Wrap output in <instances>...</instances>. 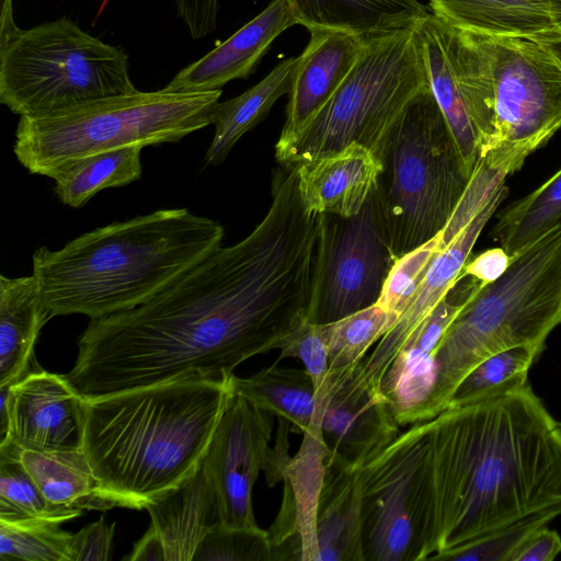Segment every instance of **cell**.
I'll list each match as a JSON object with an SVG mask.
<instances>
[{"instance_id": "obj_1", "label": "cell", "mask_w": 561, "mask_h": 561, "mask_svg": "<svg viewBox=\"0 0 561 561\" xmlns=\"http://www.w3.org/2000/svg\"><path fill=\"white\" fill-rule=\"evenodd\" d=\"M317 217L296 169L277 168L271 207L248 237L147 302L90 319L65 377L87 400L181 379L229 382L238 365L278 350L307 318Z\"/></svg>"}, {"instance_id": "obj_2", "label": "cell", "mask_w": 561, "mask_h": 561, "mask_svg": "<svg viewBox=\"0 0 561 561\" xmlns=\"http://www.w3.org/2000/svg\"><path fill=\"white\" fill-rule=\"evenodd\" d=\"M427 559L561 507V433L528 382L427 421Z\"/></svg>"}, {"instance_id": "obj_3", "label": "cell", "mask_w": 561, "mask_h": 561, "mask_svg": "<svg viewBox=\"0 0 561 561\" xmlns=\"http://www.w3.org/2000/svg\"><path fill=\"white\" fill-rule=\"evenodd\" d=\"M224 227L187 208L160 209L96 228L59 250L33 253L53 317L90 319L138 307L221 247Z\"/></svg>"}, {"instance_id": "obj_4", "label": "cell", "mask_w": 561, "mask_h": 561, "mask_svg": "<svg viewBox=\"0 0 561 561\" xmlns=\"http://www.w3.org/2000/svg\"><path fill=\"white\" fill-rule=\"evenodd\" d=\"M229 382L181 379L85 399L82 449L115 506L145 508L202 462Z\"/></svg>"}, {"instance_id": "obj_5", "label": "cell", "mask_w": 561, "mask_h": 561, "mask_svg": "<svg viewBox=\"0 0 561 561\" xmlns=\"http://www.w3.org/2000/svg\"><path fill=\"white\" fill-rule=\"evenodd\" d=\"M561 324V225L511 256L507 270L481 286L454 318L436 352L437 377L426 421L444 411L479 362L503 350L536 345Z\"/></svg>"}, {"instance_id": "obj_6", "label": "cell", "mask_w": 561, "mask_h": 561, "mask_svg": "<svg viewBox=\"0 0 561 561\" xmlns=\"http://www.w3.org/2000/svg\"><path fill=\"white\" fill-rule=\"evenodd\" d=\"M376 157L373 195L399 259L446 228L472 178L430 83L403 108Z\"/></svg>"}, {"instance_id": "obj_7", "label": "cell", "mask_w": 561, "mask_h": 561, "mask_svg": "<svg viewBox=\"0 0 561 561\" xmlns=\"http://www.w3.org/2000/svg\"><path fill=\"white\" fill-rule=\"evenodd\" d=\"M222 89L171 93L135 91L39 117H20L13 152L31 174L55 179L96 153L178 142L213 124Z\"/></svg>"}, {"instance_id": "obj_8", "label": "cell", "mask_w": 561, "mask_h": 561, "mask_svg": "<svg viewBox=\"0 0 561 561\" xmlns=\"http://www.w3.org/2000/svg\"><path fill=\"white\" fill-rule=\"evenodd\" d=\"M135 91L127 54L67 16L0 31V102L20 117L55 115Z\"/></svg>"}, {"instance_id": "obj_9", "label": "cell", "mask_w": 561, "mask_h": 561, "mask_svg": "<svg viewBox=\"0 0 561 561\" xmlns=\"http://www.w3.org/2000/svg\"><path fill=\"white\" fill-rule=\"evenodd\" d=\"M416 26L365 36L335 93L290 141L275 146L278 163L297 167L352 144L376 156L403 108L430 83Z\"/></svg>"}, {"instance_id": "obj_10", "label": "cell", "mask_w": 561, "mask_h": 561, "mask_svg": "<svg viewBox=\"0 0 561 561\" xmlns=\"http://www.w3.org/2000/svg\"><path fill=\"white\" fill-rule=\"evenodd\" d=\"M365 561H423L431 527L427 421L411 424L360 468Z\"/></svg>"}, {"instance_id": "obj_11", "label": "cell", "mask_w": 561, "mask_h": 561, "mask_svg": "<svg viewBox=\"0 0 561 561\" xmlns=\"http://www.w3.org/2000/svg\"><path fill=\"white\" fill-rule=\"evenodd\" d=\"M482 36L495 94V134L482 161L507 176L561 128V64L542 42Z\"/></svg>"}, {"instance_id": "obj_12", "label": "cell", "mask_w": 561, "mask_h": 561, "mask_svg": "<svg viewBox=\"0 0 561 561\" xmlns=\"http://www.w3.org/2000/svg\"><path fill=\"white\" fill-rule=\"evenodd\" d=\"M416 30L431 89L472 176L495 134L492 64L484 37L457 28L433 13Z\"/></svg>"}, {"instance_id": "obj_13", "label": "cell", "mask_w": 561, "mask_h": 561, "mask_svg": "<svg viewBox=\"0 0 561 561\" xmlns=\"http://www.w3.org/2000/svg\"><path fill=\"white\" fill-rule=\"evenodd\" d=\"M317 215L307 319L323 324L377 304L397 259L373 194L356 215Z\"/></svg>"}, {"instance_id": "obj_14", "label": "cell", "mask_w": 561, "mask_h": 561, "mask_svg": "<svg viewBox=\"0 0 561 561\" xmlns=\"http://www.w3.org/2000/svg\"><path fill=\"white\" fill-rule=\"evenodd\" d=\"M273 416L232 389L202 460L215 486L224 525L259 527L252 491L271 456Z\"/></svg>"}, {"instance_id": "obj_15", "label": "cell", "mask_w": 561, "mask_h": 561, "mask_svg": "<svg viewBox=\"0 0 561 561\" xmlns=\"http://www.w3.org/2000/svg\"><path fill=\"white\" fill-rule=\"evenodd\" d=\"M0 394L1 440L30 450L82 447L85 399L65 375L38 367Z\"/></svg>"}, {"instance_id": "obj_16", "label": "cell", "mask_w": 561, "mask_h": 561, "mask_svg": "<svg viewBox=\"0 0 561 561\" xmlns=\"http://www.w3.org/2000/svg\"><path fill=\"white\" fill-rule=\"evenodd\" d=\"M506 194L507 187L502 183L477 215L437 254L413 298L355 369L351 377L353 385L373 398L383 397L381 382L390 365L410 336L456 283L482 229Z\"/></svg>"}, {"instance_id": "obj_17", "label": "cell", "mask_w": 561, "mask_h": 561, "mask_svg": "<svg viewBox=\"0 0 561 561\" xmlns=\"http://www.w3.org/2000/svg\"><path fill=\"white\" fill-rule=\"evenodd\" d=\"M483 285L462 272L390 365L381 382V393L399 425L426 421L436 383V352L440 340L467 300Z\"/></svg>"}, {"instance_id": "obj_18", "label": "cell", "mask_w": 561, "mask_h": 561, "mask_svg": "<svg viewBox=\"0 0 561 561\" xmlns=\"http://www.w3.org/2000/svg\"><path fill=\"white\" fill-rule=\"evenodd\" d=\"M297 24L287 0H272L228 39L180 70L163 90L171 93L207 92L220 90L236 79H248L273 42Z\"/></svg>"}, {"instance_id": "obj_19", "label": "cell", "mask_w": 561, "mask_h": 561, "mask_svg": "<svg viewBox=\"0 0 561 561\" xmlns=\"http://www.w3.org/2000/svg\"><path fill=\"white\" fill-rule=\"evenodd\" d=\"M297 57L286 119L275 146L290 141L324 106L356 64L365 36L340 30H311Z\"/></svg>"}, {"instance_id": "obj_20", "label": "cell", "mask_w": 561, "mask_h": 561, "mask_svg": "<svg viewBox=\"0 0 561 561\" xmlns=\"http://www.w3.org/2000/svg\"><path fill=\"white\" fill-rule=\"evenodd\" d=\"M352 376H329L320 425L330 451L363 467L400 434V425L385 397L368 396Z\"/></svg>"}, {"instance_id": "obj_21", "label": "cell", "mask_w": 561, "mask_h": 561, "mask_svg": "<svg viewBox=\"0 0 561 561\" xmlns=\"http://www.w3.org/2000/svg\"><path fill=\"white\" fill-rule=\"evenodd\" d=\"M296 168L300 198L309 211L350 217L373 194L380 163L369 149L352 144Z\"/></svg>"}, {"instance_id": "obj_22", "label": "cell", "mask_w": 561, "mask_h": 561, "mask_svg": "<svg viewBox=\"0 0 561 561\" xmlns=\"http://www.w3.org/2000/svg\"><path fill=\"white\" fill-rule=\"evenodd\" d=\"M145 510L163 545L165 561H192L205 535L221 524L216 490L203 462Z\"/></svg>"}, {"instance_id": "obj_23", "label": "cell", "mask_w": 561, "mask_h": 561, "mask_svg": "<svg viewBox=\"0 0 561 561\" xmlns=\"http://www.w3.org/2000/svg\"><path fill=\"white\" fill-rule=\"evenodd\" d=\"M360 468L328 455L317 508L318 561H365Z\"/></svg>"}, {"instance_id": "obj_24", "label": "cell", "mask_w": 561, "mask_h": 561, "mask_svg": "<svg viewBox=\"0 0 561 561\" xmlns=\"http://www.w3.org/2000/svg\"><path fill=\"white\" fill-rule=\"evenodd\" d=\"M444 22L493 37L561 39V8L552 0H430Z\"/></svg>"}, {"instance_id": "obj_25", "label": "cell", "mask_w": 561, "mask_h": 561, "mask_svg": "<svg viewBox=\"0 0 561 561\" xmlns=\"http://www.w3.org/2000/svg\"><path fill=\"white\" fill-rule=\"evenodd\" d=\"M53 318L34 275H0V388L11 387L36 365L34 348Z\"/></svg>"}, {"instance_id": "obj_26", "label": "cell", "mask_w": 561, "mask_h": 561, "mask_svg": "<svg viewBox=\"0 0 561 561\" xmlns=\"http://www.w3.org/2000/svg\"><path fill=\"white\" fill-rule=\"evenodd\" d=\"M298 24L362 36L415 27L431 12L419 0H287Z\"/></svg>"}, {"instance_id": "obj_27", "label": "cell", "mask_w": 561, "mask_h": 561, "mask_svg": "<svg viewBox=\"0 0 561 561\" xmlns=\"http://www.w3.org/2000/svg\"><path fill=\"white\" fill-rule=\"evenodd\" d=\"M20 459L36 485L54 506L79 515L83 511H107V499L83 451L21 449Z\"/></svg>"}, {"instance_id": "obj_28", "label": "cell", "mask_w": 561, "mask_h": 561, "mask_svg": "<svg viewBox=\"0 0 561 561\" xmlns=\"http://www.w3.org/2000/svg\"><path fill=\"white\" fill-rule=\"evenodd\" d=\"M297 61V57L282 60L242 94L218 103L213 115L214 138L205 154L207 164H221L238 140L268 115L278 99L290 92Z\"/></svg>"}, {"instance_id": "obj_29", "label": "cell", "mask_w": 561, "mask_h": 561, "mask_svg": "<svg viewBox=\"0 0 561 561\" xmlns=\"http://www.w3.org/2000/svg\"><path fill=\"white\" fill-rule=\"evenodd\" d=\"M302 435L297 454L287 463L283 482L295 507L301 561H318L317 508L330 449L319 420L313 419Z\"/></svg>"}, {"instance_id": "obj_30", "label": "cell", "mask_w": 561, "mask_h": 561, "mask_svg": "<svg viewBox=\"0 0 561 561\" xmlns=\"http://www.w3.org/2000/svg\"><path fill=\"white\" fill-rule=\"evenodd\" d=\"M278 362L248 377L233 375L232 389L261 410L284 417L304 434L317 412L316 390L306 369L283 368Z\"/></svg>"}, {"instance_id": "obj_31", "label": "cell", "mask_w": 561, "mask_h": 561, "mask_svg": "<svg viewBox=\"0 0 561 561\" xmlns=\"http://www.w3.org/2000/svg\"><path fill=\"white\" fill-rule=\"evenodd\" d=\"M140 146L90 156L56 176L55 194L65 205L82 207L96 193L135 182L141 176Z\"/></svg>"}, {"instance_id": "obj_32", "label": "cell", "mask_w": 561, "mask_h": 561, "mask_svg": "<svg viewBox=\"0 0 561 561\" xmlns=\"http://www.w3.org/2000/svg\"><path fill=\"white\" fill-rule=\"evenodd\" d=\"M561 225V169L497 216L492 238L513 256Z\"/></svg>"}, {"instance_id": "obj_33", "label": "cell", "mask_w": 561, "mask_h": 561, "mask_svg": "<svg viewBox=\"0 0 561 561\" xmlns=\"http://www.w3.org/2000/svg\"><path fill=\"white\" fill-rule=\"evenodd\" d=\"M398 316L377 304L321 324L329 358V376H352L368 351L392 327Z\"/></svg>"}, {"instance_id": "obj_34", "label": "cell", "mask_w": 561, "mask_h": 561, "mask_svg": "<svg viewBox=\"0 0 561 561\" xmlns=\"http://www.w3.org/2000/svg\"><path fill=\"white\" fill-rule=\"evenodd\" d=\"M21 448L10 439L0 443V520L62 523L80 516L50 504L20 459Z\"/></svg>"}, {"instance_id": "obj_35", "label": "cell", "mask_w": 561, "mask_h": 561, "mask_svg": "<svg viewBox=\"0 0 561 561\" xmlns=\"http://www.w3.org/2000/svg\"><path fill=\"white\" fill-rule=\"evenodd\" d=\"M541 351L536 345H518L488 356L461 379L448 407L468 403L528 382L529 367Z\"/></svg>"}, {"instance_id": "obj_36", "label": "cell", "mask_w": 561, "mask_h": 561, "mask_svg": "<svg viewBox=\"0 0 561 561\" xmlns=\"http://www.w3.org/2000/svg\"><path fill=\"white\" fill-rule=\"evenodd\" d=\"M50 520H0L2 561H68L70 533Z\"/></svg>"}, {"instance_id": "obj_37", "label": "cell", "mask_w": 561, "mask_h": 561, "mask_svg": "<svg viewBox=\"0 0 561 561\" xmlns=\"http://www.w3.org/2000/svg\"><path fill=\"white\" fill-rule=\"evenodd\" d=\"M561 515V507L541 510L466 546L445 552L437 560L511 561L513 553L537 529Z\"/></svg>"}, {"instance_id": "obj_38", "label": "cell", "mask_w": 561, "mask_h": 561, "mask_svg": "<svg viewBox=\"0 0 561 561\" xmlns=\"http://www.w3.org/2000/svg\"><path fill=\"white\" fill-rule=\"evenodd\" d=\"M192 561H272L268 531L218 524L198 543Z\"/></svg>"}, {"instance_id": "obj_39", "label": "cell", "mask_w": 561, "mask_h": 561, "mask_svg": "<svg viewBox=\"0 0 561 561\" xmlns=\"http://www.w3.org/2000/svg\"><path fill=\"white\" fill-rule=\"evenodd\" d=\"M444 248L442 236L438 233L426 243L397 259L377 305L399 317L413 298L432 262Z\"/></svg>"}, {"instance_id": "obj_40", "label": "cell", "mask_w": 561, "mask_h": 561, "mask_svg": "<svg viewBox=\"0 0 561 561\" xmlns=\"http://www.w3.org/2000/svg\"><path fill=\"white\" fill-rule=\"evenodd\" d=\"M277 362L295 357L302 362L313 380L316 398L325 393L329 382V358L321 324L307 318L295 328L279 346Z\"/></svg>"}, {"instance_id": "obj_41", "label": "cell", "mask_w": 561, "mask_h": 561, "mask_svg": "<svg viewBox=\"0 0 561 561\" xmlns=\"http://www.w3.org/2000/svg\"><path fill=\"white\" fill-rule=\"evenodd\" d=\"M115 524L108 525L104 516L71 535L68 561H106L112 558Z\"/></svg>"}, {"instance_id": "obj_42", "label": "cell", "mask_w": 561, "mask_h": 561, "mask_svg": "<svg viewBox=\"0 0 561 561\" xmlns=\"http://www.w3.org/2000/svg\"><path fill=\"white\" fill-rule=\"evenodd\" d=\"M560 552V536L543 526L524 540L513 553L511 561H552Z\"/></svg>"}, {"instance_id": "obj_43", "label": "cell", "mask_w": 561, "mask_h": 561, "mask_svg": "<svg viewBox=\"0 0 561 561\" xmlns=\"http://www.w3.org/2000/svg\"><path fill=\"white\" fill-rule=\"evenodd\" d=\"M511 256L501 248H493L479 253L467 261L463 273L484 285L497 279L507 270Z\"/></svg>"}, {"instance_id": "obj_44", "label": "cell", "mask_w": 561, "mask_h": 561, "mask_svg": "<svg viewBox=\"0 0 561 561\" xmlns=\"http://www.w3.org/2000/svg\"><path fill=\"white\" fill-rule=\"evenodd\" d=\"M278 421L276 444L271 450V456L264 470L268 486H274L284 480L285 470L290 459L288 454V433L291 423L284 417H278Z\"/></svg>"}, {"instance_id": "obj_45", "label": "cell", "mask_w": 561, "mask_h": 561, "mask_svg": "<svg viewBox=\"0 0 561 561\" xmlns=\"http://www.w3.org/2000/svg\"><path fill=\"white\" fill-rule=\"evenodd\" d=\"M124 559L129 561H165L163 545L152 526L135 543L131 553Z\"/></svg>"}, {"instance_id": "obj_46", "label": "cell", "mask_w": 561, "mask_h": 561, "mask_svg": "<svg viewBox=\"0 0 561 561\" xmlns=\"http://www.w3.org/2000/svg\"><path fill=\"white\" fill-rule=\"evenodd\" d=\"M15 24L13 21L12 0H1L0 27Z\"/></svg>"}, {"instance_id": "obj_47", "label": "cell", "mask_w": 561, "mask_h": 561, "mask_svg": "<svg viewBox=\"0 0 561 561\" xmlns=\"http://www.w3.org/2000/svg\"><path fill=\"white\" fill-rule=\"evenodd\" d=\"M561 64V39L542 42Z\"/></svg>"}, {"instance_id": "obj_48", "label": "cell", "mask_w": 561, "mask_h": 561, "mask_svg": "<svg viewBox=\"0 0 561 561\" xmlns=\"http://www.w3.org/2000/svg\"><path fill=\"white\" fill-rule=\"evenodd\" d=\"M552 1L556 2L561 8V0H552Z\"/></svg>"}, {"instance_id": "obj_49", "label": "cell", "mask_w": 561, "mask_h": 561, "mask_svg": "<svg viewBox=\"0 0 561 561\" xmlns=\"http://www.w3.org/2000/svg\"><path fill=\"white\" fill-rule=\"evenodd\" d=\"M559 431L561 433V423H558Z\"/></svg>"}]
</instances>
